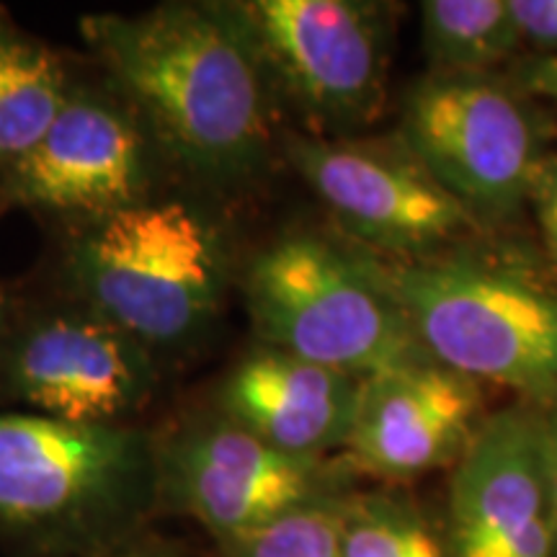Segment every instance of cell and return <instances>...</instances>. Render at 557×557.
Instances as JSON below:
<instances>
[{
	"label": "cell",
	"mask_w": 557,
	"mask_h": 557,
	"mask_svg": "<svg viewBox=\"0 0 557 557\" xmlns=\"http://www.w3.org/2000/svg\"><path fill=\"white\" fill-rule=\"evenodd\" d=\"M81 34L169 169L214 194L269 176L284 139L282 101L238 5L178 0L90 13Z\"/></svg>",
	"instance_id": "6da1fadb"
},
{
	"label": "cell",
	"mask_w": 557,
	"mask_h": 557,
	"mask_svg": "<svg viewBox=\"0 0 557 557\" xmlns=\"http://www.w3.org/2000/svg\"><path fill=\"white\" fill-rule=\"evenodd\" d=\"M156 519V431L0 410V545L18 557H107Z\"/></svg>",
	"instance_id": "7a4b0ae2"
},
{
	"label": "cell",
	"mask_w": 557,
	"mask_h": 557,
	"mask_svg": "<svg viewBox=\"0 0 557 557\" xmlns=\"http://www.w3.org/2000/svg\"><path fill=\"white\" fill-rule=\"evenodd\" d=\"M65 274L73 299L163 357L212 331L235 263L214 214L191 199L156 197L81 225Z\"/></svg>",
	"instance_id": "3957f363"
},
{
	"label": "cell",
	"mask_w": 557,
	"mask_h": 557,
	"mask_svg": "<svg viewBox=\"0 0 557 557\" xmlns=\"http://www.w3.org/2000/svg\"><path fill=\"white\" fill-rule=\"evenodd\" d=\"M377 271L418 344L465 377L508 387L532 408L557 403V287L491 256L444 250Z\"/></svg>",
	"instance_id": "277c9868"
},
{
	"label": "cell",
	"mask_w": 557,
	"mask_h": 557,
	"mask_svg": "<svg viewBox=\"0 0 557 557\" xmlns=\"http://www.w3.org/2000/svg\"><path fill=\"white\" fill-rule=\"evenodd\" d=\"M261 344L364 380L431 359L382 282L372 253L323 230L289 227L240 271Z\"/></svg>",
	"instance_id": "5b68a950"
},
{
	"label": "cell",
	"mask_w": 557,
	"mask_h": 557,
	"mask_svg": "<svg viewBox=\"0 0 557 557\" xmlns=\"http://www.w3.org/2000/svg\"><path fill=\"white\" fill-rule=\"evenodd\" d=\"M398 137L480 225L527 207L549 160L532 99L496 75H423L403 94Z\"/></svg>",
	"instance_id": "8992f818"
},
{
	"label": "cell",
	"mask_w": 557,
	"mask_h": 557,
	"mask_svg": "<svg viewBox=\"0 0 557 557\" xmlns=\"http://www.w3.org/2000/svg\"><path fill=\"white\" fill-rule=\"evenodd\" d=\"M354 475L344 457L287 455L218 410L156 431L158 517L197 521L214 545L344 498Z\"/></svg>",
	"instance_id": "52a82bcc"
},
{
	"label": "cell",
	"mask_w": 557,
	"mask_h": 557,
	"mask_svg": "<svg viewBox=\"0 0 557 557\" xmlns=\"http://www.w3.org/2000/svg\"><path fill=\"white\" fill-rule=\"evenodd\" d=\"M278 101L315 137H348L387 99L389 5L364 0H238Z\"/></svg>",
	"instance_id": "ba28073f"
},
{
	"label": "cell",
	"mask_w": 557,
	"mask_h": 557,
	"mask_svg": "<svg viewBox=\"0 0 557 557\" xmlns=\"http://www.w3.org/2000/svg\"><path fill=\"white\" fill-rule=\"evenodd\" d=\"M282 156L323 201L346 240L372 256L426 259L480 230L400 137L295 135L282 139Z\"/></svg>",
	"instance_id": "9c48e42d"
},
{
	"label": "cell",
	"mask_w": 557,
	"mask_h": 557,
	"mask_svg": "<svg viewBox=\"0 0 557 557\" xmlns=\"http://www.w3.org/2000/svg\"><path fill=\"white\" fill-rule=\"evenodd\" d=\"M160 380V357L78 299L9 323L0 341V393L65 423H135Z\"/></svg>",
	"instance_id": "30bf717a"
},
{
	"label": "cell",
	"mask_w": 557,
	"mask_h": 557,
	"mask_svg": "<svg viewBox=\"0 0 557 557\" xmlns=\"http://www.w3.org/2000/svg\"><path fill=\"white\" fill-rule=\"evenodd\" d=\"M163 169L148 127L114 88L75 83L39 143L0 171V197L86 225L156 199Z\"/></svg>",
	"instance_id": "8fae6325"
},
{
	"label": "cell",
	"mask_w": 557,
	"mask_h": 557,
	"mask_svg": "<svg viewBox=\"0 0 557 557\" xmlns=\"http://www.w3.org/2000/svg\"><path fill=\"white\" fill-rule=\"evenodd\" d=\"M447 557H557L540 421L532 406L485 416L447 491Z\"/></svg>",
	"instance_id": "7c38bea8"
},
{
	"label": "cell",
	"mask_w": 557,
	"mask_h": 557,
	"mask_svg": "<svg viewBox=\"0 0 557 557\" xmlns=\"http://www.w3.org/2000/svg\"><path fill=\"white\" fill-rule=\"evenodd\" d=\"M483 400L480 382L434 359L369 374L359 382L346 465L382 483L455 468L485 421Z\"/></svg>",
	"instance_id": "4fadbf2b"
},
{
	"label": "cell",
	"mask_w": 557,
	"mask_h": 557,
	"mask_svg": "<svg viewBox=\"0 0 557 557\" xmlns=\"http://www.w3.org/2000/svg\"><path fill=\"white\" fill-rule=\"evenodd\" d=\"M359 382L259 344L230 367L214 410L278 451L325 459L346 449Z\"/></svg>",
	"instance_id": "5bb4252c"
},
{
	"label": "cell",
	"mask_w": 557,
	"mask_h": 557,
	"mask_svg": "<svg viewBox=\"0 0 557 557\" xmlns=\"http://www.w3.org/2000/svg\"><path fill=\"white\" fill-rule=\"evenodd\" d=\"M73 86L54 47L0 18V171L39 143Z\"/></svg>",
	"instance_id": "9a60e30c"
},
{
	"label": "cell",
	"mask_w": 557,
	"mask_h": 557,
	"mask_svg": "<svg viewBox=\"0 0 557 557\" xmlns=\"http://www.w3.org/2000/svg\"><path fill=\"white\" fill-rule=\"evenodd\" d=\"M421 45L429 73L493 75L521 47L508 0H426Z\"/></svg>",
	"instance_id": "2e32d148"
},
{
	"label": "cell",
	"mask_w": 557,
	"mask_h": 557,
	"mask_svg": "<svg viewBox=\"0 0 557 557\" xmlns=\"http://www.w3.org/2000/svg\"><path fill=\"white\" fill-rule=\"evenodd\" d=\"M341 557H447L442 534L413 500L389 491H354L341 506Z\"/></svg>",
	"instance_id": "e0dca14e"
},
{
	"label": "cell",
	"mask_w": 557,
	"mask_h": 557,
	"mask_svg": "<svg viewBox=\"0 0 557 557\" xmlns=\"http://www.w3.org/2000/svg\"><path fill=\"white\" fill-rule=\"evenodd\" d=\"M344 498L305 506L256 532L220 542L218 553L220 557H341Z\"/></svg>",
	"instance_id": "ac0fdd59"
},
{
	"label": "cell",
	"mask_w": 557,
	"mask_h": 557,
	"mask_svg": "<svg viewBox=\"0 0 557 557\" xmlns=\"http://www.w3.org/2000/svg\"><path fill=\"white\" fill-rule=\"evenodd\" d=\"M521 45L557 54V0H508Z\"/></svg>",
	"instance_id": "d6986e66"
},
{
	"label": "cell",
	"mask_w": 557,
	"mask_h": 557,
	"mask_svg": "<svg viewBox=\"0 0 557 557\" xmlns=\"http://www.w3.org/2000/svg\"><path fill=\"white\" fill-rule=\"evenodd\" d=\"M529 205L534 209L549 259L557 267V156H549L545 169H542Z\"/></svg>",
	"instance_id": "ffe728a7"
},
{
	"label": "cell",
	"mask_w": 557,
	"mask_h": 557,
	"mask_svg": "<svg viewBox=\"0 0 557 557\" xmlns=\"http://www.w3.org/2000/svg\"><path fill=\"white\" fill-rule=\"evenodd\" d=\"M511 83L529 99L557 103V54H534L524 60Z\"/></svg>",
	"instance_id": "44dd1931"
},
{
	"label": "cell",
	"mask_w": 557,
	"mask_h": 557,
	"mask_svg": "<svg viewBox=\"0 0 557 557\" xmlns=\"http://www.w3.org/2000/svg\"><path fill=\"white\" fill-rule=\"evenodd\" d=\"M537 410L540 421V442H542V457H545V472L549 485V498H553V513H555V532H557V403L547 408Z\"/></svg>",
	"instance_id": "7402d4cb"
},
{
	"label": "cell",
	"mask_w": 557,
	"mask_h": 557,
	"mask_svg": "<svg viewBox=\"0 0 557 557\" xmlns=\"http://www.w3.org/2000/svg\"><path fill=\"white\" fill-rule=\"evenodd\" d=\"M107 557H184V553L173 542L158 537L152 532H145Z\"/></svg>",
	"instance_id": "603a6c76"
},
{
	"label": "cell",
	"mask_w": 557,
	"mask_h": 557,
	"mask_svg": "<svg viewBox=\"0 0 557 557\" xmlns=\"http://www.w3.org/2000/svg\"><path fill=\"white\" fill-rule=\"evenodd\" d=\"M5 329H9V308H5V299L0 295V341L5 336Z\"/></svg>",
	"instance_id": "cb8c5ba5"
}]
</instances>
